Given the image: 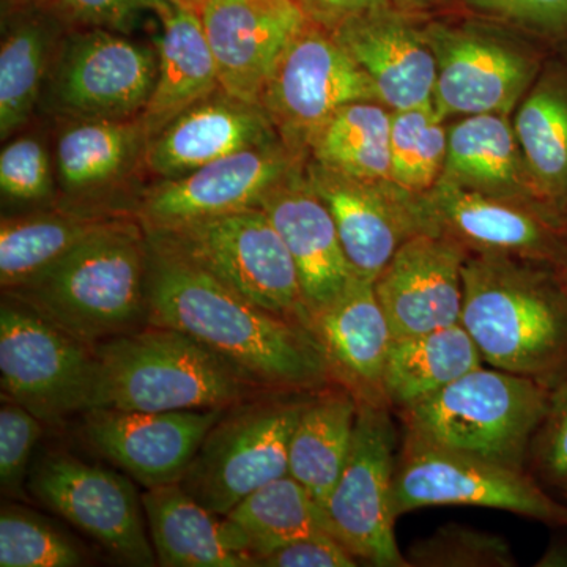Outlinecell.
<instances>
[{"label": "cell", "mask_w": 567, "mask_h": 567, "mask_svg": "<svg viewBox=\"0 0 567 567\" xmlns=\"http://www.w3.org/2000/svg\"><path fill=\"white\" fill-rule=\"evenodd\" d=\"M52 29L44 17L29 11L11 25L0 47V136L7 140L31 117L39 102Z\"/></svg>", "instance_id": "34"}, {"label": "cell", "mask_w": 567, "mask_h": 567, "mask_svg": "<svg viewBox=\"0 0 567 567\" xmlns=\"http://www.w3.org/2000/svg\"><path fill=\"white\" fill-rule=\"evenodd\" d=\"M87 410L188 412L229 409L267 393L248 372L174 328H145L96 347ZM85 410V412H87Z\"/></svg>", "instance_id": "3"}, {"label": "cell", "mask_w": 567, "mask_h": 567, "mask_svg": "<svg viewBox=\"0 0 567 567\" xmlns=\"http://www.w3.org/2000/svg\"><path fill=\"white\" fill-rule=\"evenodd\" d=\"M483 363L475 341L461 323L394 338L385 369L388 404L398 412L410 409Z\"/></svg>", "instance_id": "30"}, {"label": "cell", "mask_w": 567, "mask_h": 567, "mask_svg": "<svg viewBox=\"0 0 567 567\" xmlns=\"http://www.w3.org/2000/svg\"><path fill=\"white\" fill-rule=\"evenodd\" d=\"M468 254L456 241L427 233L401 245L374 281L393 339L461 323Z\"/></svg>", "instance_id": "19"}, {"label": "cell", "mask_w": 567, "mask_h": 567, "mask_svg": "<svg viewBox=\"0 0 567 567\" xmlns=\"http://www.w3.org/2000/svg\"><path fill=\"white\" fill-rule=\"evenodd\" d=\"M306 175L333 216L358 278L374 282L401 245L420 234L416 194L402 192L393 183L360 181L316 162Z\"/></svg>", "instance_id": "20"}, {"label": "cell", "mask_w": 567, "mask_h": 567, "mask_svg": "<svg viewBox=\"0 0 567 567\" xmlns=\"http://www.w3.org/2000/svg\"><path fill=\"white\" fill-rule=\"evenodd\" d=\"M309 20L331 28L336 22L357 14L391 10V0H297Z\"/></svg>", "instance_id": "45"}, {"label": "cell", "mask_w": 567, "mask_h": 567, "mask_svg": "<svg viewBox=\"0 0 567 567\" xmlns=\"http://www.w3.org/2000/svg\"><path fill=\"white\" fill-rule=\"evenodd\" d=\"M281 141L262 106L223 91L183 111L145 144L148 171L174 178L234 153Z\"/></svg>", "instance_id": "22"}, {"label": "cell", "mask_w": 567, "mask_h": 567, "mask_svg": "<svg viewBox=\"0 0 567 567\" xmlns=\"http://www.w3.org/2000/svg\"><path fill=\"white\" fill-rule=\"evenodd\" d=\"M219 87L241 102L259 104L276 63L309 18L297 0H199Z\"/></svg>", "instance_id": "15"}, {"label": "cell", "mask_w": 567, "mask_h": 567, "mask_svg": "<svg viewBox=\"0 0 567 567\" xmlns=\"http://www.w3.org/2000/svg\"><path fill=\"white\" fill-rule=\"evenodd\" d=\"M95 377L93 347L82 344L10 298L0 306L2 398L58 424L84 413Z\"/></svg>", "instance_id": "10"}, {"label": "cell", "mask_w": 567, "mask_h": 567, "mask_svg": "<svg viewBox=\"0 0 567 567\" xmlns=\"http://www.w3.org/2000/svg\"><path fill=\"white\" fill-rule=\"evenodd\" d=\"M420 233L442 235L470 254H506L522 259H557L555 224L525 205L443 181L416 194Z\"/></svg>", "instance_id": "16"}, {"label": "cell", "mask_w": 567, "mask_h": 567, "mask_svg": "<svg viewBox=\"0 0 567 567\" xmlns=\"http://www.w3.org/2000/svg\"><path fill=\"white\" fill-rule=\"evenodd\" d=\"M352 447L323 509L331 535L358 561L409 567L395 540L398 432L390 406L358 404Z\"/></svg>", "instance_id": "9"}, {"label": "cell", "mask_w": 567, "mask_h": 567, "mask_svg": "<svg viewBox=\"0 0 567 567\" xmlns=\"http://www.w3.org/2000/svg\"><path fill=\"white\" fill-rule=\"evenodd\" d=\"M308 328L322 347L333 385L349 391L358 404L390 406L385 369L393 331L374 282L353 276L344 292L311 312Z\"/></svg>", "instance_id": "21"}, {"label": "cell", "mask_w": 567, "mask_h": 567, "mask_svg": "<svg viewBox=\"0 0 567 567\" xmlns=\"http://www.w3.org/2000/svg\"><path fill=\"white\" fill-rule=\"evenodd\" d=\"M158 52L102 28L66 41L52 76L55 107L78 121L132 118L147 106Z\"/></svg>", "instance_id": "13"}, {"label": "cell", "mask_w": 567, "mask_h": 567, "mask_svg": "<svg viewBox=\"0 0 567 567\" xmlns=\"http://www.w3.org/2000/svg\"><path fill=\"white\" fill-rule=\"evenodd\" d=\"M10 2L17 3V6L32 7L35 3L43 2V0H10Z\"/></svg>", "instance_id": "46"}, {"label": "cell", "mask_w": 567, "mask_h": 567, "mask_svg": "<svg viewBox=\"0 0 567 567\" xmlns=\"http://www.w3.org/2000/svg\"><path fill=\"white\" fill-rule=\"evenodd\" d=\"M374 82L391 111L434 103L436 61L424 32L393 10L357 14L327 28Z\"/></svg>", "instance_id": "23"}, {"label": "cell", "mask_w": 567, "mask_h": 567, "mask_svg": "<svg viewBox=\"0 0 567 567\" xmlns=\"http://www.w3.org/2000/svg\"><path fill=\"white\" fill-rule=\"evenodd\" d=\"M145 144L141 117L89 118L66 126L55 145L63 188L71 193L102 188L130 166Z\"/></svg>", "instance_id": "32"}, {"label": "cell", "mask_w": 567, "mask_h": 567, "mask_svg": "<svg viewBox=\"0 0 567 567\" xmlns=\"http://www.w3.org/2000/svg\"><path fill=\"white\" fill-rule=\"evenodd\" d=\"M254 305L308 327L300 276L281 235L257 207L145 230Z\"/></svg>", "instance_id": "7"}, {"label": "cell", "mask_w": 567, "mask_h": 567, "mask_svg": "<svg viewBox=\"0 0 567 567\" xmlns=\"http://www.w3.org/2000/svg\"><path fill=\"white\" fill-rule=\"evenodd\" d=\"M391 112L380 102H357L336 111L308 148L328 169L375 183H391Z\"/></svg>", "instance_id": "33"}, {"label": "cell", "mask_w": 567, "mask_h": 567, "mask_svg": "<svg viewBox=\"0 0 567 567\" xmlns=\"http://www.w3.org/2000/svg\"><path fill=\"white\" fill-rule=\"evenodd\" d=\"M148 535L164 567H251L224 540L221 516L193 498L181 483L142 495Z\"/></svg>", "instance_id": "28"}, {"label": "cell", "mask_w": 567, "mask_h": 567, "mask_svg": "<svg viewBox=\"0 0 567 567\" xmlns=\"http://www.w3.org/2000/svg\"><path fill=\"white\" fill-rule=\"evenodd\" d=\"M298 153L282 141L234 153L226 158L153 185L142 196L137 219L144 230L257 207L297 169Z\"/></svg>", "instance_id": "14"}, {"label": "cell", "mask_w": 567, "mask_h": 567, "mask_svg": "<svg viewBox=\"0 0 567 567\" xmlns=\"http://www.w3.org/2000/svg\"><path fill=\"white\" fill-rule=\"evenodd\" d=\"M43 421L3 399L0 409V486L3 495L24 496L33 450L43 436Z\"/></svg>", "instance_id": "39"}, {"label": "cell", "mask_w": 567, "mask_h": 567, "mask_svg": "<svg viewBox=\"0 0 567 567\" xmlns=\"http://www.w3.org/2000/svg\"><path fill=\"white\" fill-rule=\"evenodd\" d=\"M358 402L344 388L312 391L289 447V475L324 506L352 447Z\"/></svg>", "instance_id": "29"}, {"label": "cell", "mask_w": 567, "mask_h": 567, "mask_svg": "<svg viewBox=\"0 0 567 567\" xmlns=\"http://www.w3.org/2000/svg\"><path fill=\"white\" fill-rule=\"evenodd\" d=\"M84 551L39 514L18 505L0 513V567H78Z\"/></svg>", "instance_id": "37"}, {"label": "cell", "mask_w": 567, "mask_h": 567, "mask_svg": "<svg viewBox=\"0 0 567 567\" xmlns=\"http://www.w3.org/2000/svg\"><path fill=\"white\" fill-rule=\"evenodd\" d=\"M121 218L54 212L2 219L0 284L3 292L28 282Z\"/></svg>", "instance_id": "31"}, {"label": "cell", "mask_w": 567, "mask_h": 567, "mask_svg": "<svg viewBox=\"0 0 567 567\" xmlns=\"http://www.w3.org/2000/svg\"><path fill=\"white\" fill-rule=\"evenodd\" d=\"M226 409L188 412H84V435L93 450L121 466L145 488L181 483L205 435Z\"/></svg>", "instance_id": "18"}, {"label": "cell", "mask_w": 567, "mask_h": 567, "mask_svg": "<svg viewBox=\"0 0 567 567\" xmlns=\"http://www.w3.org/2000/svg\"><path fill=\"white\" fill-rule=\"evenodd\" d=\"M434 103L391 111L390 181L402 192L423 194L442 177L447 130Z\"/></svg>", "instance_id": "36"}, {"label": "cell", "mask_w": 567, "mask_h": 567, "mask_svg": "<svg viewBox=\"0 0 567 567\" xmlns=\"http://www.w3.org/2000/svg\"><path fill=\"white\" fill-rule=\"evenodd\" d=\"M443 505L491 507L567 527V506L537 486L525 468L458 453L406 432L395 466L394 514Z\"/></svg>", "instance_id": "8"}, {"label": "cell", "mask_w": 567, "mask_h": 567, "mask_svg": "<svg viewBox=\"0 0 567 567\" xmlns=\"http://www.w3.org/2000/svg\"><path fill=\"white\" fill-rule=\"evenodd\" d=\"M147 237L122 218L3 295L89 347L147 322Z\"/></svg>", "instance_id": "4"}, {"label": "cell", "mask_w": 567, "mask_h": 567, "mask_svg": "<svg viewBox=\"0 0 567 567\" xmlns=\"http://www.w3.org/2000/svg\"><path fill=\"white\" fill-rule=\"evenodd\" d=\"M194 2H196V3H197V2H199V0H194Z\"/></svg>", "instance_id": "47"}, {"label": "cell", "mask_w": 567, "mask_h": 567, "mask_svg": "<svg viewBox=\"0 0 567 567\" xmlns=\"http://www.w3.org/2000/svg\"><path fill=\"white\" fill-rule=\"evenodd\" d=\"M506 117L477 114L454 123L447 130L446 162L440 178L511 203L533 194L522 183L528 171Z\"/></svg>", "instance_id": "27"}, {"label": "cell", "mask_w": 567, "mask_h": 567, "mask_svg": "<svg viewBox=\"0 0 567 567\" xmlns=\"http://www.w3.org/2000/svg\"><path fill=\"white\" fill-rule=\"evenodd\" d=\"M221 529L227 546L251 566H259L265 557L293 540L331 535L322 505L290 475L241 499L221 516Z\"/></svg>", "instance_id": "26"}, {"label": "cell", "mask_w": 567, "mask_h": 567, "mask_svg": "<svg viewBox=\"0 0 567 567\" xmlns=\"http://www.w3.org/2000/svg\"><path fill=\"white\" fill-rule=\"evenodd\" d=\"M70 20L89 28L122 29L144 10H155L159 0H55Z\"/></svg>", "instance_id": "44"}, {"label": "cell", "mask_w": 567, "mask_h": 567, "mask_svg": "<svg viewBox=\"0 0 567 567\" xmlns=\"http://www.w3.org/2000/svg\"><path fill=\"white\" fill-rule=\"evenodd\" d=\"M0 188L14 200L44 199L52 189L50 153L37 137H18L0 153Z\"/></svg>", "instance_id": "40"}, {"label": "cell", "mask_w": 567, "mask_h": 567, "mask_svg": "<svg viewBox=\"0 0 567 567\" xmlns=\"http://www.w3.org/2000/svg\"><path fill=\"white\" fill-rule=\"evenodd\" d=\"M550 386L484 365L402 410L406 432L470 456L525 468Z\"/></svg>", "instance_id": "5"}, {"label": "cell", "mask_w": 567, "mask_h": 567, "mask_svg": "<svg viewBox=\"0 0 567 567\" xmlns=\"http://www.w3.org/2000/svg\"><path fill=\"white\" fill-rule=\"evenodd\" d=\"M514 132L535 182L536 194L557 196L567 189V96L540 85L520 104Z\"/></svg>", "instance_id": "35"}, {"label": "cell", "mask_w": 567, "mask_h": 567, "mask_svg": "<svg viewBox=\"0 0 567 567\" xmlns=\"http://www.w3.org/2000/svg\"><path fill=\"white\" fill-rule=\"evenodd\" d=\"M357 102H380L374 82L327 28L309 20L276 63L260 106L298 153L336 111Z\"/></svg>", "instance_id": "11"}, {"label": "cell", "mask_w": 567, "mask_h": 567, "mask_svg": "<svg viewBox=\"0 0 567 567\" xmlns=\"http://www.w3.org/2000/svg\"><path fill=\"white\" fill-rule=\"evenodd\" d=\"M470 9L536 31L567 25V0H464Z\"/></svg>", "instance_id": "42"}, {"label": "cell", "mask_w": 567, "mask_h": 567, "mask_svg": "<svg viewBox=\"0 0 567 567\" xmlns=\"http://www.w3.org/2000/svg\"><path fill=\"white\" fill-rule=\"evenodd\" d=\"M529 451L540 475L567 487V372L550 388L546 415Z\"/></svg>", "instance_id": "41"}, {"label": "cell", "mask_w": 567, "mask_h": 567, "mask_svg": "<svg viewBox=\"0 0 567 567\" xmlns=\"http://www.w3.org/2000/svg\"><path fill=\"white\" fill-rule=\"evenodd\" d=\"M162 20L155 87L140 115L147 142L183 111L218 91L215 58L194 0H159Z\"/></svg>", "instance_id": "25"}, {"label": "cell", "mask_w": 567, "mask_h": 567, "mask_svg": "<svg viewBox=\"0 0 567 567\" xmlns=\"http://www.w3.org/2000/svg\"><path fill=\"white\" fill-rule=\"evenodd\" d=\"M506 254H468L461 324L491 368L554 386L567 372V286Z\"/></svg>", "instance_id": "2"}, {"label": "cell", "mask_w": 567, "mask_h": 567, "mask_svg": "<svg viewBox=\"0 0 567 567\" xmlns=\"http://www.w3.org/2000/svg\"><path fill=\"white\" fill-rule=\"evenodd\" d=\"M28 491L118 561L158 565L142 498L128 477L55 451L32 466Z\"/></svg>", "instance_id": "12"}, {"label": "cell", "mask_w": 567, "mask_h": 567, "mask_svg": "<svg viewBox=\"0 0 567 567\" xmlns=\"http://www.w3.org/2000/svg\"><path fill=\"white\" fill-rule=\"evenodd\" d=\"M147 237V323L174 328L271 391L333 385L322 347L306 324L254 305L199 265Z\"/></svg>", "instance_id": "1"}, {"label": "cell", "mask_w": 567, "mask_h": 567, "mask_svg": "<svg viewBox=\"0 0 567 567\" xmlns=\"http://www.w3.org/2000/svg\"><path fill=\"white\" fill-rule=\"evenodd\" d=\"M312 391H267L224 410L181 486L216 516L289 475V447Z\"/></svg>", "instance_id": "6"}, {"label": "cell", "mask_w": 567, "mask_h": 567, "mask_svg": "<svg viewBox=\"0 0 567 567\" xmlns=\"http://www.w3.org/2000/svg\"><path fill=\"white\" fill-rule=\"evenodd\" d=\"M423 32L436 61L434 106L440 117L514 110L535 70L524 52L468 29L432 24Z\"/></svg>", "instance_id": "17"}, {"label": "cell", "mask_w": 567, "mask_h": 567, "mask_svg": "<svg viewBox=\"0 0 567 567\" xmlns=\"http://www.w3.org/2000/svg\"><path fill=\"white\" fill-rule=\"evenodd\" d=\"M262 567H353L358 559L334 536L315 535L287 544L259 563Z\"/></svg>", "instance_id": "43"}, {"label": "cell", "mask_w": 567, "mask_h": 567, "mask_svg": "<svg viewBox=\"0 0 567 567\" xmlns=\"http://www.w3.org/2000/svg\"><path fill=\"white\" fill-rule=\"evenodd\" d=\"M259 207L292 256L309 316L344 292L357 275L342 248L333 216L312 189L308 175L297 167L264 197Z\"/></svg>", "instance_id": "24"}, {"label": "cell", "mask_w": 567, "mask_h": 567, "mask_svg": "<svg viewBox=\"0 0 567 567\" xmlns=\"http://www.w3.org/2000/svg\"><path fill=\"white\" fill-rule=\"evenodd\" d=\"M409 567H513L516 555L505 537L446 524L406 551Z\"/></svg>", "instance_id": "38"}]
</instances>
